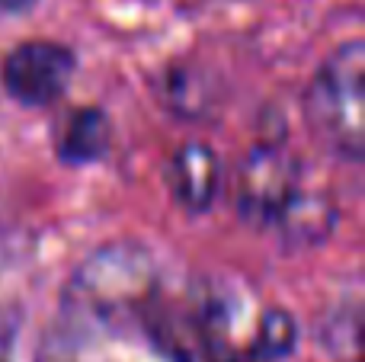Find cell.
I'll list each match as a JSON object with an SVG mask.
<instances>
[{
    "instance_id": "6da1fadb",
    "label": "cell",
    "mask_w": 365,
    "mask_h": 362,
    "mask_svg": "<svg viewBox=\"0 0 365 362\" xmlns=\"http://www.w3.org/2000/svg\"><path fill=\"white\" fill-rule=\"evenodd\" d=\"M160 267L151 247L141 241L100 244L71 273L64 289V308L74 321L100 331H128L145 321L160 299Z\"/></svg>"
},
{
    "instance_id": "7a4b0ae2",
    "label": "cell",
    "mask_w": 365,
    "mask_h": 362,
    "mask_svg": "<svg viewBox=\"0 0 365 362\" xmlns=\"http://www.w3.org/2000/svg\"><path fill=\"white\" fill-rule=\"evenodd\" d=\"M308 132L340 160L359 164L365 154V45L340 42L311 74L302 93Z\"/></svg>"
},
{
    "instance_id": "3957f363",
    "label": "cell",
    "mask_w": 365,
    "mask_h": 362,
    "mask_svg": "<svg viewBox=\"0 0 365 362\" xmlns=\"http://www.w3.org/2000/svg\"><path fill=\"white\" fill-rule=\"evenodd\" d=\"M304 186V164L282 138H259L234 167L231 199L250 228H272Z\"/></svg>"
},
{
    "instance_id": "277c9868",
    "label": "cell",
    "mask_w": 365,
    "mask_h": 362,
    "mask_svg": "<svg viewBox=\"0 0 365 362\" xmlns=\"http://www.w3.org/2000/svg\"><path fill=\"white\" fill-rule=\"evenodd\" d=\"M77 55L55 38H26L0 58V93L23 109H45L71 90Z\"/></svg>"
},
{
    "instance_id": "5b68a950",
    "label": "cell",
    "mask_w": 365,
    "mask_h": 362,
    "mask_svg": "<svg viewBox=\"0 0 365 362\" xmlns=\"http://www.w3.org/2000/svg\"><path fill=\"white\" fill-rule=\"evenodd\" d=\"M167 186L186 215H205L225 190V164L208 141H186L167 164Z\"/></svg>"
},
{
    "instance_id": "8992f818",
    "label": "cell",
    "mask_w": 365,
    "mask_h": 362,
    "mask_svg": "<svg viewBox=\"0 0 365 362\" xmlns=\"http://www.w3.org/2000/svg\"><path fill=\"white\" fill-rule=\"evenodd\" d=\"M113 119L103 106H81L68 113L55 132V157L68 167L100 164L113 151Z\"/></svg>"
},
{
    "instance_id": "52a82bcc",
    "label": "cell",
    "mask_w": 365,
    "mask_h": 362,
    "mask_svg": "<svg viewBox=\"0 0 365 362\" xmlns=\"http://www.w3.org/2000/svg\"><path fill=\"white\" fill-rule=\"evenodd\" d=\"M334 224L336 202L330 199V192L302 186L272 228L279 231V237L289 250H311L334 234Z\"/></svg>"
},
{
    "instance_id": "ba28073f",
    "label": "cell",
    "mask_w": 365,
    "mask_h": 362,
    "mask_svg": "<svg viewBox=\"0 0 365 362\" xmlns=\"http://www.w3.org/2000/svg\"><path fill=\"white\" fill-rule=\"evenodd\" d=\"M154 87H158V100L180 119H202L212 113V77L195 64H167Z\"/></svg>"
},
{
    "instance_id": "9c48e42d",
    "label": "cell",
    "mask_w": 365,
    "mask_h": 362,
    "mask_svg": "<svg viewBox=\"0 0 365 362\" xmlns=\"http://www.w3.org/2000/svg\"><path fill=\"white\" fill-rule=\"evenodd\" d=\"M298 340H302V327L295 314L282 305H269L263 308L247 340L244 362H282L298 350Z\"/></svg>"
},
{
    "instance_id": "30bf717a",
    "label": "cell",
    "mask_w": 365,
    "mask_h": 362,
    "mask_svg": "<svg viewBox=\"0 0 365 362\" xmlns=\"http://www.w3.org/2000/svg\"><path fill=\"white\" fill-rule=\"evenodd\" d=\"M38 0H0V13H29Z\"/></svg>"
},
{
    "instance_id": "8fae6325",
    "label": "cell",
    "mask_w": 365,
    "mask_h": 362,
    "mask_svg": "<svg viewBox=\"0 0 365 362\" xmlns=\"http://www.w3.org/2000/svg\"><path fill=\"white\" fill-rule=\"evenodd\" d=\"M0 362H6V359H0Z\"/></svg>"
},
{
    "instance_id": "7c38bea8",
    "label": "cell",
    "mask_w": 365,
    "mask_h": 362,
    "mask_svg": "<svg viewBox=\"0 0 365 362\" xmlns=\"http://www.w3.org/2000/svg\"><path fill=\"white\" fill-rule=\"evenodd\" d=\"M0 359H4V356H0Z\"/></svg>"
}]
</instances>
